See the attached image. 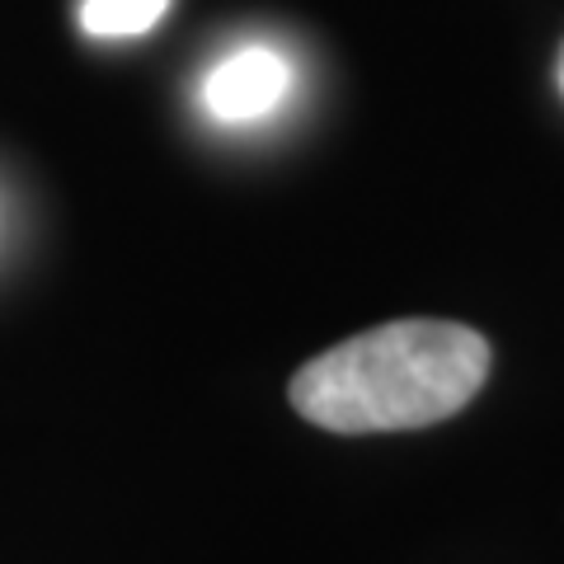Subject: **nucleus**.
Listing matches in <instances>:
<instances>
[{
    "mask_svg": "<svg viewBox=\"0 0 564 564\" xmlns=\"http://www.w3.org/2000/svg\"><path fill=\"white\" fill-rule=\"evenodd\" d=\"M170 0H85L80 6V29L90 39H137L161 24Z\"/></svg>",
    "mask_w": 564,
    "mask_h": 564,
    "instance_id": "nucleus-3",
    "label": "nucleus"
},
{
    "mask_svg": "<svg viewBox=\"0 0 564 564\" xmlns=\"http://www.w3.org/2000/svg\"><path fill=\"white\" fill-rule=\"evenodd\" d=\"M489 339L456 321H391L334 344L288 381L292 410L325 433L429 429L480 395Z\"/></svg>",
    "mask_w": 564,
    "mask_h": 564,
    "instance_id": "nucleus-1",
    "label": "nucleus"
},
{
    "mask_svg": "<svg viewBox=\"0 0 564 564\" xmlns=\"http://www.w3.org/2000/svg\"><path fill=\"white\" fill-rule=\"evenodd\" d=\"M288 90H292V66L273 47H240L212 66V76L203 80L207 109L221 122H254L273 113Z\"/></svg>",
    "mask_w": 564,
    "mask_h": 564,
    "instance_id": "nucleus-2",
    "label": "nucleus"
}]
</instances>
